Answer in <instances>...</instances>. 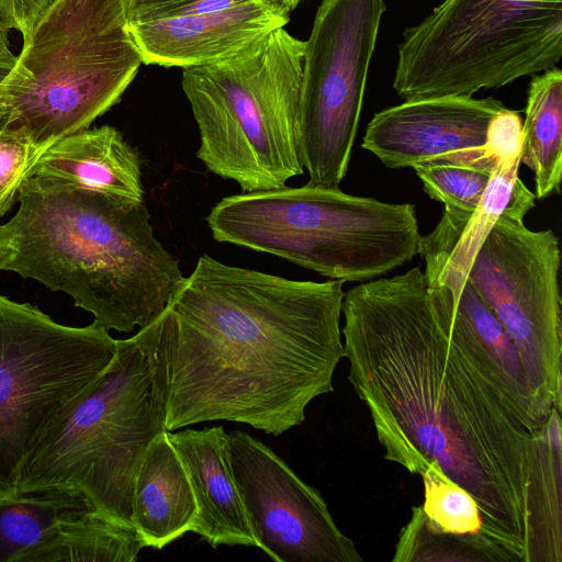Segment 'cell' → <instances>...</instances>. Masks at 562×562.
Instances as JSON below:
<instances>
[{"label":"cell","mask_w":562,"mask_h":562,"mask_svg":"<svg viewBox=\"0 0 562 562\" xmlns=\"http://www.w3.org/2000/svg\"><path fill=\"white\" fill-rule=\"evenodd\" d=\"M117 339L0 295V496L15 492L44 429L106 369Z\"/></svg>","instance_id":"obj_9"},{"label":"cell","mask_w":562,"mask_h":562,"mask_svg":"<svg viewBox=\"0 0 562 562\" xmlns=\"http://www.w3.org/2000/svg\"><path fill=\"white\" fill-rule=\"evenodd\" d=\"M142 64L121 0H53L0 86L4 125L44 151L119 103Z\"/></svg>","instance_id":"obj_7"},{"label":"cell","mask_w":562,"mask_h":562,"mask_svg":"<svg viewBox=\"0 0 562 562\" xmlns=\"http://www.w3.org/2000/svg\"><path fill=\"white\" fill-rule=\"evenodd\" d=\"M7 115L8 109L4 105V103L0 100V127L5 124Z\"/></svg>","instance_id":"obj_33"},{"label":"cell","mask_w":562,"mask_h":562,"mask_svg":"<svg viewBox=\"0 0 562 562\" xmlns=\"http://www.w3.org/2000/svg\"><path fill=\"white\" fill-rule=\"evenodd\" d=\"M0 226V270L70 295L106 329L130 333L167 307L184 277L145 202L27 177Z\"/></svg>","instance_id":"obj_3"},{"label":"cell","mask_w":562,"mask_h":562,"mask_svg":"<svg viewBox=\"0 0 562 562\" xmlns=\"http://www.w3.org/2000/svg\"><path fill=\"white\" fill-rule=\"evenodd\" d=\"M561 411L553 408L539 438L532 508L526 532V562L562 561Z\"/></svg>","instance_id":"obj_22"},{"label":"cell","mask_w":562,"mask_h":562,"mask_svg":"<svg viewBox=\"0 0 562 562\" xmlns=\"http://www.w3.org/2000/svg\"><path fill=\"white\" fill-rule=\"evenodd\" d=\"M175 1L179 0H121V4L126 21L131 22L160 4Z\"/></svg>","instance_id":"obj_29"},{"label":"cell","mask_w":562,"mask_h":562,"mask_svg":"<svg viewBox=\"0 0 562 562\" xmlns=\"http://www.w3.org/2000/svg\"><path fill=\"white\" fill-rule=\"evenodd\" d=\"M521 124L520 164L535 179L536 199L560 193L562 177V71L553 67L533 76Z\"/></svg>","instance_id":"obj_20"},{"label":"cell","mask_w":562,"mask_h":562,"mask_svg":"<svg viewBox=\"0 0 562 562\" xmlns=\"http://www.w3.org/2000/svg\"><path fill=\"white\" fill-rule=\"evenodd\" d=\"M229 470L261 549L277 562H361L327 503L270 447L241 430L226 432Z\"/></svg>","instance_id":"obj_12"},{"label":"cell","mask_w":562,"mask_h":562,"mask_svg":"<svg viewBox=\"0 0 562 562\" xmlns=\"http://www.w3.org/2000/svg\"><path fill=\"white\" fill-rule=\"evenodd\" d=\"M496 166V151L486 146L435 158L414 166L424 191L445 211L471 214L477 207Z\"/></svg>","instance_id":"obj_23"},{"label":"cell","mask_w":562,"mask_h":562,"mask_svg":"<svg viewBox=\"0 0 562 562\" xmlns=\"http://www.w3.org/2000/svg\"><path fill=\"white\" fill-rule=\"evenodd\" d=\"M344 281H297L202 255L168 302L167 431L225 420L279 436L334 391Z\"/></svg>","instance_id":"obj_2"},{"label":"cell","mask_w":562,"mask_h":562,"mask_svg":"<svg viewBox=\"0 0 562 562\" xmlns=\"http://www.w3.org/2000/svg\"><path fill=\"white\" fill-rule=\"evenodd\" d=\"M196 513L187 471L164 431L149 443L135 475L133 526L145 547L159 550L193 531Z\"/></svg>","instance_id":"obj_18"},{"label":"cell","mask_w":562,"mask_h":562,"mask_svg":"<svg viewBox=\"0 0 562 562\" xmlns=\"http://www.w3.org/2000/svg\"><path fill=\"white\" fill-rule=\"evenodd\" d=\"M384 0H322L303 56L296 119L307 184L339 188L357 135Z\"/></svg>","instance_id":"obj_11"},{"label":"cell","mask_w":562,"mask_h":562,"mask_svg":"<svg viewBox=\"0 0 562 562\" xmlns=\"http://www.w3.org/2000/svg\"><path fill=\"white\" fill-rule=\"evenodd\" d=\"M187 471L196 503L193 532L212 548L257 547L229 470L222 425L167 431Z\"/></svg>","instance_id":"obj_16"},{"label":"cell","mask_w":562,"mask_h":562,"mask_svg":"<svg viewBox=\"0 0 562 562\" xmlns=\"http://www.w3.org/2000/svg\"><path fill=\"white\" fill-rule=\"evenodd\" d=\"M18 56H0V86L3 83V81L7 79V77L12 71L15 63H16Z\"/></svg>","instance_id":"obj_31"},{"label":"cell","mask_w":562,"mask_h":562,"mask_svg":"<svg viewBox=\"0 0 562 562\" xmlns=\"http://www.w3.org/2000/svg\"><path fill=\"white\" fill-rule=\"evenodd\" d=\"M521 117L508 108L491 122L487 139L496 166L480 204L471 214L445 211L435 229L420 236L427 289L456 302L480 246L513 202L528 188L519 178Z\"/></svg>","instance_id":"obj_13"},{"label":"cell","mask_w":562,"mask_h":562,"mask_svg":"<svg viewBox=\"0 0 562 562\" xmlns=\"http://www.w3.org/2000/svg\"><path fill=\"white\" fill-rule=\"evenodd\" d=\"M53 0H0V18L9 29L18 30L23 38Z\"/></svg>","instance_id":"obj_28"},{"label":"cell","mask_w":562,"mask_h":562,"mask_svg":"<svg viewBox=\"0 0 562 562\" xmlns=\"http://www.w3.org/2000/svg\"><path fill=\"white\" fill-rule=\"evenodd\" d=\"M169 313L165 308L44 429L22 467L15 491L60 485L83 493L115 521L134 528L138 465L165 426L169 381Z\"/></svg>","instance_id":"obj_4"},{"label":"cell","mask_w":562,"mask_h":562,"mask_svg":"<svg viewBox=\"0 0 562 562\" xmlns=\"http://www.w3.org/2000/svg\"><path fill=\"white\" fill-rule=\"evenodd\" d=\"M304 49L280 27L231 58L182 69L196 157L243 192L281 188L303 173L296 119Z\"/></svg>","instance_id":"obj_6"},{"label":"cell","mask_w":562,"mask_h":562,"mask_svg":"<svg viewBox=\"0 0 562 562\" xmlns=\"http://www.w3.org/2000/svg\"><path fill=\"white\" fill-rule=\"evenodd\" d=\"M289 22L290 15L252 0L216 13L127 24L143 64L186 69L231 58Z\"/></svg>","instance_id":"obj_15"},{"label":"cell","mask_w":562,"mask_h":562,"mask_svg":"<svg viewBox=\"0 0 562 562\" xmlns=\"http://www.w3.org/2000/svg\"><path fill=\"white\" fill-rule=\"evenodd\" d=\"M250 1L252 0H179L160 4L131 22L216 13Z\"/></svg>","instance_id":"obj_27"},{"label":"cell","mask_w":562,"mask_h":562,"mask_svg":"<svg viewBox=\"0 0 562 562\" xmlns=\"http://www.w3.org/2000/svg\"><path fill=\"white\" fill-rule=\"evenodd\" d=\"M42 149L20 127H0V217L18 201L22 182Z\"/></svg>","instance_id":"obj_26"},{"label":"cell","mask_w":562,"mask_h":562,"mask_svg":"<svg viewBox=\"0 0 562 562\" xmlns=\"http://www.w3.org/2000/svg\"><path fill=\"white\" fill-rule=\"evenodd\" d=\"M10 29L7 26V24L2 21L0 18V56H12L9 48V34Z\"/></svg>","instance_id":"obj_32"},{"label":"cell","mask_w":562,"mask_h":562,"mask_svg":"<svg viewBox=\"0 0 562 562\" xmlns=\"http://www.w3.org/2000/svg\"><path fill=\"white\" fill-rule=\"evenodd\" d=\"M535 200L528 189L501 215L467 279L514 341L529 387L550 415L562 405L561 252L553 231L524 224Z\"/></svg>","instance_id":"obj_10"},{"label":"cell","mask_w":562,"mask_h":562,"mask_svg":"<svg viewBox=\"0 0 562 562\" xmlns=\"http://www.w3.org/2000/svg\"><path fill=\"white\" fill-rule=\"evenodd\" d=\"M281 14L290 15L304 0H258Z\"/></svg>","instance_id":"obj_30"},{"label":"cell","mask_w":562,"mask_h":562,"mask_svg":"<svg viewBox=\"0 0 562 562\" xmlns=\"http://www.w3.org/2000/svg\"><path fill=\"white\" fill-rule=\"evenodd\" d=\"M206 224L216 241L274 255L344 282L369 281L411 261L420 238L411 203L307 183L223 198Z\"/></svg>","instance_id":"obj_5"},{"label":"cell","mask_w":562,"mask_h":562,"mask_svg":"<svg viewBox=\"0 0 562 562\" xmlns=\"http://www.w3.org/2000/svg\"><path fill=\"white\" fill-rule=\"evenodd\" d=\"M91 506L83 493L60 485L1 495L0 562H23L63 519Z\"/></svg>","instance_id":"obj_21"},{"label":"cell","mask_w":562,"mask_h":562,"mask_svg":"<svg viewBox=\"0 0 562 562\" xmlns=\"http://www.w3.org/2000/svg\"><path fill=\"white\" fill-rule=\"evenodd\" d=\"M392 561L486 562V559L470 542L450 533L432 530L420 505L413 507L412 518L402 528Z\"/></svg>","instance_id":"obj_25"},{"label":"cell","mask_w":562,"mask_h":562,"mask_svg":"<svg viewBox=\"0 0 562 562\" xmlns=\"http://www.w3.org/2000/svg\"><path fill=\"white\" fill-rule=\"evenodd\" d=\"M143 548L135 528L88 507L63 519L23 562H134Z\"/></svg>","instance_id":"obj_19"},{"label":"cell","mask_w":562,"mask_h":562,"mask_svg":"<svg viewBox=\"0 0 562 562\" xmlns=\"http://www.w3.org/2000/svg\"><path fill=\"white\" fill-rule=\"evenodd\" d=\"M348 380L385 460L422 475L435 464L476 502L504 562H526L539 432L510 412L488 353L415 267L348 290Z\"/></svg>","instance_id":"obj_1"},{"label":"cell","mask_w":562,"mask_h":562,"mask_svg":"<svg viewBox=\"0 0 562 562\" xmlns=\"http://www.w3.org/2000/svg\"><path fill=\"white\" fill-rule=\"evenodd\" d=\"M420 476L424 482L422 508L429 527L470 542L486 562H503L497 550L482 535L480 510L474 498L435 464H430Z\"/></svg>","instance_id":"obj_24"},{"label":"cell","mask_w":562,"mask_h":562,"mask_svg":"<svg viewBox=\"0 0 562 562\" xmlns=\"http://www.w3.org/2000/svg\"><path fill=\"white\" fill-rule=\"evenodd\" d=\"M507 108L494 98L440 97L384 109L368 123L362 147L387 168L484 148L492 120Z\"/></svg>","instance_id":"obj_14"},{"label":"cell","mask_w":562,"mask_h":562,"mask_svg":"<svg viewBox=\"0 0 562 562\" xmlns=\"http://www.w3.org/2000/svg\"><path fill=\"white\" fill-rule=\"evenodd\" d=\"M561 57L562 0H445L403 32L393 88L404 101L472 97Z\"/></svg>","instance_id":"obj_8"},{"label":"cell","mask_w":562,"mask_h":562,"mask_svg":"<svg viewBox=\"0 0 562 562\" xmlns=\"http://www.w3.org/2000/svg\"><path fill=\"white\" fill-rule=\"evenodd\" d=\"M31 176L145 202L139 155L110 125L85 128L60 138L34 161L27 177Z\"/></svg>","instance_id":"obj_17"}]
</instances>
